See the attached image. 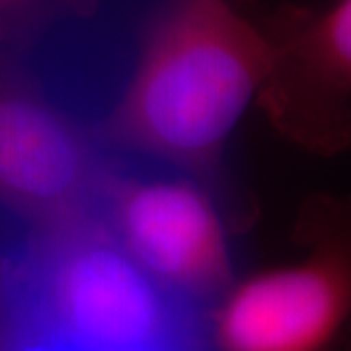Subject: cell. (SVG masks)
<instances>
[{
  "mask_svg": "<svg viewBox=\"0 0 351 351\" xmlns=\"http://www.w3.org/2000/svg\"><path fill=\"white\" fill-rule=\"evenodd\" d=\"M100 0H0V45L22 53L55 22L86 18Z\"/></svg>",
  "mask_w": 351,
  "mask_h": 351,
  "instance_id": "obj_7",
  "label": "cell"
},
{
  "mask_svg": "<svg viewBox=\"0 0 351 351\" xmlns=\"http://www.w3.org/2000/svg\"><path fill=\"white\" fill-rule=\"evenodd\" d=\"M96 215L119 246L180 302L226 289L230 232L207 176L168 168L110 176Z\"/></svg>",
  "mask_w": 351,
  "mask_h": 351,
  "instance_id": "obj_5",
  "label": "cell"
},
{
  "mask_svg": "<svg viewBox=\"0 0 351 351\" xmlns=\"http://www.w3.org/2000/svg\"><path fill=\"white\" fill-rule=\"evenodd\" d=\"M274 63L258 108L281 137L314 156L351 149V0L287 4L263 16Z\"/></svg>",
  "mask_w": 351,
  "mask_h": 351,
  "instance_id": "obj_6",
  "label": "cell"
},
{
  "mask_svg": "<svg viewBox=\"0 0 351 351\" xmlns=\"http://www.w3.org/2000/svg\"><path fill=\"white\" fill-rule=\"evenodd\" d=\"M301 254L232 287L215 314L223 351H351V193H314L293 225Z\"/></svg>",
  "mask_w": 351,
  "mask_h": 351,
  "instance_id": "obj_3",
  "label": "cell"
},
{
  "mask_svg": "<svg viewBox=\"0 0 351 351\" xmlns=\"http://www.w3.org/2000/svg\"><path fill=\"white\" fill-rule=\"evenodd\" d=\"M180 306L92 213L0 267V351H186Z\"/></svg>",
  "mask_w": 351,
  "mask_h": 351,
  "instance_id": "obj_2",
  "label": "cell"
},
{
  "mask_svg": "<svg viewBox=\"0 0 351 351\" xmlns=\"http://www.w3.org/2000/svg\"><path fill=\"white\" fill-rule=\"evenodd\" d=\"M0 45V209L32 230L96 213L112 170L100 141Z\"/></svg>",
  "mask_w": 351,
  "mask_h": 351,
  "instance_id": "obj_4",
  "label": "cell"
},
{
  "mask_svg": "<svg viewBox=\"0 0 351 351\" xmlns=\"http://www.w3.org/2000/svg\"><path fill=\"white\" fill-rule=\"evenodd\" d=\"M274 63L263 16L237 0H162L141 34L101 143L166 168L209 176Z\"/></svg>",
  "mask_w": 351,
  "mask_h": 351,
  "instance_id": "obj_1",
  "label": "cell"
},
{
  "mask_svg": "<svg viewBox=\"0 0 351 351\" xmlns=\"http://www.w3.org/2000/svg\"><path fill=\"white\" fill-rule=\"evenodd\" d=\"M98 351H170V350H154V348H129V350H98Z\"/></svg>",
  "mask_w": 351,
  "mask_h": 351,
  "instance_id": "obj_8",
  "label": "cell"
}]
</instances>
